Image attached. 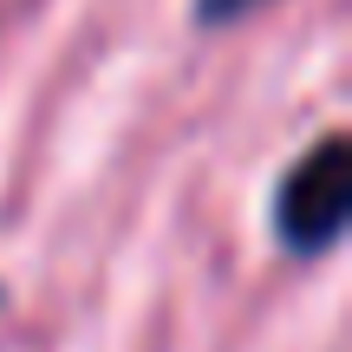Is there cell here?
Wrapping results in <instances>:
<instances>
[{
	"label": "cell",
	"instance_id": "1",
	"mask_svg": "<svg viewBox=\"0 0 352 352\" xmlns=\"http://www.w3.org/2000/svg\"><path fill=\"white\" fill-rule=\"evenodd\" d=\"M352 215V157L346 138H320L274 189V235L287 254H327Z\"/></svg>",
	"mask_w": 352,
	"mask_h": 352
},
{
	"label": "cell",
	"instance_id": "2",
	"mask_svg": "<svg viewBox=\"0 0 352 352\" xmlns=\"http://www.w3.org/2000/svg\"><path fill=\"white\" fill-rule=\"evenodd\" d=\"M254 7H267V0H196V20L202 26H228V20H241Z\"/></svg>",
	"mask_w": 352,
	"mask_h": 352
}]
</instances>
